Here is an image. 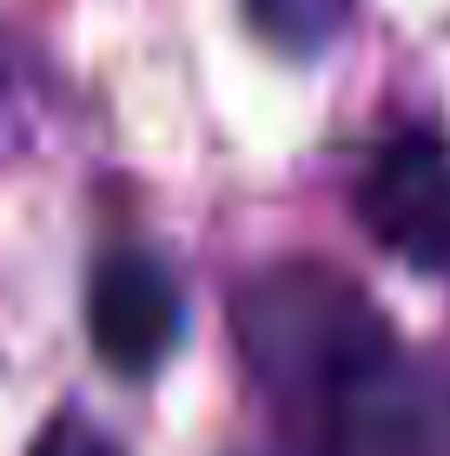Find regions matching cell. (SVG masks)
Here are the masks:
<instances>
[{
	"label": "cell",
	"mask_w": 450,
	"mask_h": 456,
	"mask_svg": "<svg viewBox=\"0 0 450 456\" xmlns=\"http://www.w3.org/2000/svg\"><path fill=\"white\" fill-rule=\"evenodd\" d=\"M232 344L258 397L285 411H324L397 357L391 318L358 278L318 258H285L232 291Z\"/></svg>",
	"instance_id": "cell-1"
},
{
	"label": "cell",
	"mask_w": 450,
	"mask_h": 456,
	"mask_svg": "<svg viewBox=\"0 0 450 456\" xmlns=\"http://www.w3.org/2000/svg\"><path fill=\"white\" fill-rule=\"evenodd\" d=\"M358 225L378 251H391L411 272L450 278V139L430 126H405V133L378 139L364 159L358 185H351Z\"/></svg>",
	"instance_id": "cell-2"
},
{
	"label": "cell",
	"mask_w": 450,
	"mask_h": 456,
	"mask_svg": "<svg viewBox=\"0 0 450 456\" xmlns=\"http://www.w3.org/2000/svg\"><path fill=\"white\" fill-rule=\"evenodd\" d=\"M86 331H93L100 364L146 384L185 338V291H179L173 265L139 245L106 251L86 285Z\"/></svg>",
	"instance_id": "cell-3"
},
{
	"label": "cell",
	"mask_w": 450,
	"mask_h": 456,
	"mask_svg": "<svg viewBox=\"0 0 450 456\" xmlns=\"http://www.w3.org/2000/svg\"><path fill=\"white\" fill-rule=\"evenodd\" d=\"M252 7V27L285 53H318L324 40L345 27L351 0H245Z\"/></svg>",
	"instance_id": "cell-4"
},
{
	"label": "cell",
	"mask_w": 450,
	"mask_h": 456,
	"mask_svg": "<svg viewBox=\"0 0 450 456\" xmlns=\"http://www.w3.org/2000/svg\"><path fill=\"white\" fill-rule=\"evenodd\" d=\"M27 456H127V450H119L93 417L60 411V417L40 423V436H34V450H27Z\"/></svg>",
	"instance_id": "cell-5"
},
{
	"label": "cell",
	"mask_w": 450,
	"mask_h": 456,
	"mask_svg": "<svg viewBox=\"0 0 450 456\" xmlns=\"http://www.w3.org/2000/svg\"><path fill=\"white\" fill-rule=\"evenodd\" d=\"M27 133V93H20V67H13L7 40H0V146H20Z\"/></svg>",
	"instance_id": "cell-6"
}]
</instances>
